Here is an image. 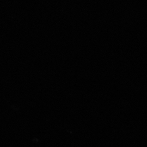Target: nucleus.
Here are the masks:
<instances>
[]
</instances>
